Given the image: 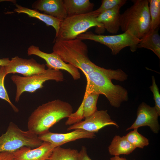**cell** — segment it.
I'll return each mask as SVG.
<instances>
[{"label":"cell","mask_w":160,"mask_h":160,"mask_svg":"<svg viewBox=\"0 0 160 160\" xmlns=\"http://www.w3.org/2000/svg\"><path fill=\"white\" fill-rule=\"evenodd\" d=\"M41 141L49 142L55 147L60 146L66 143L82 138L92 139L95 137V133L77 129L65 133H55L49 131L39 135Z\"/></svg>","instance_id":"13"},{"label":"cell","mask_w":160,"mask_h":160,"mask_svg":"<svg viewBox=\"0 0 160 160\" xmlns=\"http://www.w3.org/2000/svg\"><path fill=\"white\" fill-rule=\"evenodd\" d=\"M121 7H116L100 14L96 19L102 24L103 28L109 33L116 34L120 28V9Z\"/></svg>","instance_id":"16"},{"label":"cell","mask_w":160,"mask_h":160,"mask_svg":"<svg viewBox=\"0 0 160 160\" xmlns=\"http://www.w3.org/2000/svg\"><path fill=\"white\" fill-rule=\"evenodd\" d=\"M159 28L149 32L137 44V48H144L152 51L160 59V36Z\"/></svg>","instance_id":"20"},{"label":"cell","mask_w":160,"mask_h":160,"mask_svg":"<svg viewBox=\"0 0 160 160\" xmlns=\"http://www.w3.org/2000/svg\"><path fill=\"white\" fill-rule=\"evenodd\" d=\"M136 128L130 132L125 136L127 140L136 148H143L149 144V140L137 131Z\"/></svg>","instance_id":"23"},{"label":"cell","mask_w":160,"mask_h":160,"mask_svg":"<svg viewBox=\"0 0 160 160\" xmlns=\"http://www.w3.org/2000/svg\"><path fill=\"white\" fill-rule=\"evenodd\" d=\"M87 84L84 95L93 93L104 95L110 105L116 108L129 99L127 90L122 86L113 84L103 73L95 71L86 76Z\"/></svg>","instance_id":"4"},{"label":"cell","mask_w":160,"mask_h":160,"mask_svg":"<svg viewBox=\"0 0 160 160\" xmlns=\"http://www.w3.org/2000/svg\"><path fill=\"white\" fill-rule=\"evenodd\" d=\"M81 121L69 126L67 130L81 129L95 133L101 129L109 125H113L117 128L119 126L111 119L107 110H97L94 113Z\"/></svg>","instance_id":"10"},{"label":"cell","mask_w":160,"mask_h":160,"mask_svg":"<svg viewBox=\"0 0 160 160\" xmlns=\"http://www.w3.org/2000/svg\"><path fill=\"white\" fill-rule=\"evenodd\" d=\"M4 70L7 75L18 73L25 77L43 73L47 71L45 64L38 63L33 58L24 59L18 56L12 58L4 66Z\"/></svg>","instance_id":"11"},{"label":"cell","mask_w":160,"mask_h":160,"mask_svg":"<svg viewBox=\"0 0 160 160\" xmlns=\"http://www.w3.org/2000/svg\"><path fill=\"white\" fill-rule=\"evenodd\" d=\"M32 7L61 21L67 17L63 0H38L32 4Z\"/></svg>","instance_id":"15"},{"label":"cell","mask_w":160,"mask_h":160,"mask_svg":"<svg viewBox=\"0 0 160 160\" xmlns=\"http://www.w3.org/2000/svg\"><path fill=\"white\" fill-rule=\"evenodd\" d=\"M47 160H51L50 159H47Z\"/></svg>","instance_id":"31"},{"label":"cell","mask_w":160,"mask_h":160,"mask_svg":"<svg viewBox=\"0 0 160 160\" xmlns=\"http://www.w3.org/2000/svg\"><path fill=\"white\" fill-rule=\"evenodd\" d=\"M127 1L126 0H102L100 7L94 11L98 16L104 12L116 7H121L126 4Z\"/></svg>","instance_id":"25"},{"label":"cell","mask_w":160,"mask_h":160,"mask_svg":"<svg viewBox=\"0 0 160 160\" xmlns=\"http://www.w3.org/2000/svg\"><path fill=\"white\" fill-rule=\"evenodd\" d=\"M133 4L122 14L120 28L124 32L129 31L140 39L149 31L151 18L148 0H132Z\"/></svg>","instance_id":"3"},{"label":"cell","mask_w":160,"mask_h":160,"mask_svg":"<svg viewBox=\"0 0 160 160\" xmlns=\"http://www.w3.org/2000/svg\"><path fill=\"white\" fill-rule=\"evenodd\" d=\"M78 160H92L88 155L85 147L82 146L79 152Z\"/></svg>","instance_id":"27"},{"label":"cell","mask_w":160,"mask_h":160,"mask_svg":"<svg viewBox=\"0 0 160 160\" xmlns=\"http://www.w3.org/2000/svg\"><path fill=\"white\" fill-rule=\"evenodd\" d=\"M15 5L16 8L14 10L15 12L18 13L25 14L30 17L39 19L45 23L47 25L53 27L56 31L55 36L57 34L61 21L60 20L44 13L40 12L35 9H30L16 3Z\"/></svg>","instance_id":"17"},{"label":"cell","mask_w":160,"mask_h":160,"mask_svg":"<svg viewBox=\"0 0 160 160\" xmlns=\"http://www.w3.org/2000/svg\"><path fill=\"white\" fill-rule=\"evenodd\" d=\"M152 84L149 87L153 94V99L155 102V107L159 116H160V95L159 89L156 84L154 76H152Z\"/></svg>","instance_id":"26"},{"label":"cell","mask_w":160,"mask_h":160,"mask_svg":"<svg viewBox=\"0 0 160 160\" xmlns=\"http://www.w3.org/2000/svg\"><path fill=\"white\" fill-rule=\"evenodd\" d=\"M73 109L68 103L55 100L39 106L29 116L28 130L39 135L49 131V129L61 119L68 118Z\"/></svg>","instance_id":"1"},{"label":"cell","mask_w":160,"mask_h":160,"mask_svg":"<svg viewBox=\"0 0 160 160\" xmlns=\"http://www.w3.org/2000/svg\"><path fill=\"white\" fill-rule=\"evenodd\" d=\"M53 47V52L65 63L80 69L85 76L95 71L102 72L104 68L92 62L88 56L87 45L82 40L76 38L67 41L57 40Z\"/></svg>","instance_id":"2"},{"label":"cell","mask_w":160,"mask_h":160,"mask_svg":"<svg viewBox=\"0 0 160 160\" xmlns=\"http://www.w3.org/2000/svg\"><path fill=\"white\" fill-rule=\"evenodd\" d=\"M7 75L4 70V66H0V98L7 102L12 107L14 111L17 113L19 110L11 102L4 85V80Z\"/></svg>","instance_id":"24"},{"label":"cell","mask_w":160,"mask_h":160,"mask_svg":"<svg viewBox=\"0 0 160 160\" xmlns=\"http://www.w3.org/2000/svg\"><path fill=\"white\" fill-rule=\"evenodd\" d=\"M149 8L151 18L149 31L159 28L160 25V1L149 0Z\"/></svg>","instance_id":"22"},{"label":"cell","mask_w":160,"mask_h":160,"mask_svg":"<svg viewBox=\"0 0 160 160\" xmlns=\"http://www.w3.org/2000/svg\"><path fill=\"white\" fill-rule=\"evenodd\" d=\"M0 160H14L13 153L8 152L0 153Z\"/></svg>","instance_id":"28"},{"label":"cell","mask_w":160,"mask_h":160,"mask_svg":"<svg viewBox=\"0 0 160 160\" xmlns=\"http://www.w3.org/2000/svg\"><path fill=\"white\" fill-rule=\"evenodd\" d=\"M159 115L155 106L151 107L144 102L138 107L136 119L132 124L126 131L148 126L155 133H158L160 129L158 121Z\"/></svg>","instance_id":"12"},{"label":"cell","mask_w":160,"mask_h":160,"mask_svg":"<svg viewBox=\"0 0 160 160\" xmlns=\"http://www.w3.org/2000/svg\"><path fill=\"white\" fill-rule=\"evenodd\" d=\"M43 142L38 135L28 130L23 131L11 122L6 132L0 136V153H14L23 146L34 148L40 146Z\"/></svg>","instance_id":"6"},{"label":"cell","mask_w":160,"mask_h":160,"mask_svg":"<svg viewBox=\"0 0 160 160\" xmlns=\"http://www.w3.org/2000/svg\"><path fill=\"white\" fill-rule=\"evenodd\" d=\"M10 60L8 58H0V66H6L9 63Z\"/></svg>","instance_id":"29"},{"label":"cell","mask_w":160,"mask_h":160,"mask_svg":"<svg viewBox=\"0 0 160 160\" xmlns=\"http://www.w3.org/2000/svg\"><path fill=\"white\" fill-rule=\"evenodd\" d=\"M55 148L50 143L45 141L34 148L23 146L13 153L14 160H47Z\"/></svg>","instance_id":"14"},{"label":"cell","mask_w":160,"mask_h":160,"mask_svg":"<svg viewBox=\"0 0 160 160\" xmlns=\"http://www.w3.org/2000/svg\"><path fill=\"white\" fill-rule=\"evenodd\" d=\"M98 16L93 11L87 14L67 17L61 21L58 32L54 41L74 39L93 27L104 28L103 25L96 20Z\"/></svg>","instance_id":"5"},{"label":"cell","mask_w":160,"mask_h":160,"mask_svg":"<svg viewBox=\"0 0 160 160\" xmlns=\"http://www.w3.org/2000/svg\"></svg>","instance_id":"32"},{"label":"cell","mask_w":160,"mask_h":160,"mask_svg":"<svg viewBox=\"0 0 160 160\" xmlns=\"http://www.w3.org/2000/svg\"><path fill=\"white\" fill-rule=\"evenodd\" d=\"M11 79L16 85L15 100L17 102L24 92H34L44 87L43 84L46 81L53 80L57 82L62 81L64 80V77L63 73L60 70L48 68L43 73L27 77L13 75Z\"/></svg>","instance_id":"7"},{"label":"cell","mask_w":160,"mask_h":160,"mask_svg":"<svg viewBox=\"0 0 160 160\" xmlns=\"http://www.w3.org/2000/svg\"><path fill=\"white\" fill-rule=\"evenodd\" d=\"M77 39L89 40L99 42L107 46L111 51V54L116 55L123 49L129 47L131 51L134 52L137 48V44L141 39L137 38L129 31H127L118 35H104L96 34L91 31H88L77 36Z\"/></svg>","instance_id":"8"},{"label":"cell","mask_w":160,"mask_h":160,"mask_svg":"<svg viewBox=\"0 0 160 160\" xmlns=\"http://www.w3.org/2000/svg\"><path fill=\"white\" fill-rule=\"evenodd\" d=\"M110 160H127L125 158L120 157L118 156H114V157H111Z\"/></svg>","instance_id":"30"},{"label":"cell","mask_w":160,"mask_h":160,"mask_svg":"<svg viewBox=\"0 0 160 160\" xmlns=\"http://www.w3.org/2000/svg\"><path fill=\"white\" fill-rule=\"evenodd\" d=\"M136 148L127 140L125 136L116 135L109 146L108 150L111 155L119 156L121 154H129Z\"/></svg>","instance_id":"19"},{"label":"cell","mask_w":160,"mask_h":160,"mask_svg":"<svg viewBox=\"0 0 160 160\" xmlns=\"http://www.w3.org/2000/svg\"><path fill=\"white\" fill-rule=\"evenodd\" d=\"M27 54L28 56L35 55L43 59L46 61V65L48 68L66 71L74 80L81 78V74L78 68L65 62L57 54L53 52L46 53L41 50L39 47L32 45L28 49Z\"/></svg>","instance_id":"9"},{"label":"cell","mask_w":160,"mask_h":160,"mask_svg":"<svg viewBox=\"0 0 160 160\" xmlns=\"http://www.w3.org/2000/svg\"><path fill=\"white\" fill-rule=\"evenodd\" d=\"M79 151L77 149L55 148L49 158L51 160H78Z\"/></svg>","instance_id":"21"},{"label":"cell","mask_w":160,"mask_h":160,"mask_svg":"<svg viewBox=\"0 0 160 160\" xmlns=\"http://www.w3.org/2000/svg\"><path fill=\"white\" fill-rule=\"evenodd\" d=\"M63 2L67 17L90 12L94 6L89 0H63Z\"/></svg>","instance_id":"18"}]
</instances>
